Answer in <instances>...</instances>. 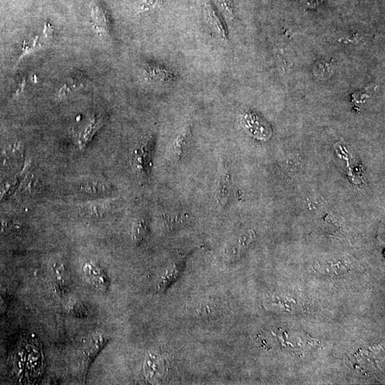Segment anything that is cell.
Here are the masks:
<instances>
[{
    "mask_svg": "<svg viewBox=\"0 0 385 385\" xmlns=\"http://www.w3.org/2000/svg\"><path fill=\"white\" fill-rule=\"evenodd\" d=\"M155 140L153 136L146 138L134 152L133 162L136 170L142 178L150 175L152 168V154Z\"/></svg>",
    "mask_w": 385,
    "mask_h": 385,
    "instance_id": "cell-1",
    "label": "cell"
},
{
    "mask_svg": "<svg viewBox=\"0 0 385 385\" xmlns=\"http://www.w3.org/2000/svg\"><path fill=\"white\" fill-rule=\"evenodd\" d=\"M165 361L158 354H150L146 358L144 373L150 382H158L163 379L166 373Z\"/></svg>",
    "mask_w": 385,
    "mask_h": 385,
    "instance_id": "cell-2",
    "label": "cell"
},
{
    "mask_svg": "<svg viewBox=\"0 0 385 385\" xmlns=\"http://www.w3.org/2000/svg\"><path fill=\"white\" fill-rule=\"evenodd\" d=\"M108 341V338L102 334L93 336L90 340L83 351V366L85 370L88 369L92 362Z\"/></svg>",
    "mask_w": 385,
    "mask_h": 385,
    "instance_id": "cell-3",
    "label": "cell"
},
{
    "mask_svg": "<svg viewBox=\"0 0 385 385\" xmlns=\"http://www.w3.org/2000/svg\"><path fill=\"white\" fill-rule=\"evenodd\" d=\"M190 134V127L186 126L183 130L179 132L175 140L172 142L168 154L169 157L174 162H180L183 158L187 150Z\"/></svg>",
    "mask_w": 385,
    "mask_h": 385,
    "instance_id": "cell-4",
    "label": "cell"
},
{
    "mask_svg": "<svg viewBox=\"0 0 385 385\" xmlns=\"http://www.w3.org/2000/svg\"><path fill=\"white\" fill-rule=\"evenodd\" d=\"M230 174L226 167L220 170V176L218 180L216 190V202L219 208H222L226 205L230 194Z\"/></svg>",
    "mask_w": 385,
    "mask_h": 385,
    "instance_id": "cell-5",
    "label": "cell"
},
{
    "mask_svg": "<svg viewBox=\"0 0 385 385\" xmlns=\"http://www.w3.org/2000/svg\"><path fill=\"white\" fill-rule=\"evenodd\" d=\"M160 226L164 230L172 231L182 228L189 222L186 214L178 212H165L160 216Z\"/></svg>",
    "mask_w": 385,
    "mask_h": 385,
    "instance_id": "cell-6",
    "label": "cell"
},
{
    "mask_svg": "<svg viewBox=\"0 0 385 385\" xmlns=\"http://www.w3.org/2000/svg\"><path fill=\"white\" fill-rule=\"evenodd\" d=\"M206 14L207 22L210 26V30L222 36V38H226L228 32L225 24L212 4L206 5Z\"/></svg>",
    "mask_w": 385,
    "mask_h": 385,
    "instance_id": "cell-7",
    "label": "cell"
},
{
    "mask_svg": "<svg viewBox=\"0 0 385 385\" xmlns=\"http://www.w3.org/2000/svg\"><path fill=\"white\" fill-rule=\"evenodd\" d=\"M85 268L86 276L91 280L92 284L100 290H106L108 286V279L102 270L92 264L86 265Z\"/></svg>",
    "mask_w": 385,
    "mask_h": 385,
    "instance_id": "cell-8",
    "label": "cell"
},
{
    "mask_svg": "<svg viewBox=\"0 0 385 385\" xmlns=\"http://www.w3.org/2000/svg\"><path fill=\"white\" fill-rule=\"evenodd\" d=\"M144 74L147 78L152 81L170 82L176 78L175 74L173 73L167 71L162 66L156 65H148L146 66Z\"/></svg>",
    "mask_w": 385,
    "mask_h": 385,
    "instance_id": "cell-9",
    "label": "cell"
},
{
    "mask_svg": "<svg viewBox=\"0 0 385 385\" xmlns=\"http://www.w3.org/2000/svg\"><path fill=\"white\" fill-rule=\"evenodd\" d=\"M148 232V222L143 218H138L132 224L130 237L135 245L138 246L143 242Z\"/></svg>",
    "mask_w": 385,
    "mask_h": 385,
    "instance_id": "cell-10",
    "label": "cell"
},
{
    "mask_svg": "<svg viewBox=\"0 0 385 385\" xmlns=\"http://www.w3.org/2000/svg\"><path fill=\"white\" fill-rule=\"evenodd\" d=\"M78 188L81 192L93 195H103L110 194L112 192L111 186L108 184L98 182V180H88L82 182Z\"/></svg>",
    "mask_w": 385,
    "mask_h": 385,
    "instance_id": "cell-11",
    "label": "cell"
},
{
    "mask_svg": "<svg viewBox=\"0 0 385 385\" xmlns=\"http://www.w3.org/2000/svg\"><path fill=\"white\" fill-rule=\"evenodd\" d=\"M186 310L188 314L199 318L210 316L212 312V304L209 302H199L192 306H186Z\"/></svg>",
    "mask_w": 385,
    "mask_h": 385,
    "instance_id": "cell-12",
    "label": "cell"
},
{
    "mask_svg": "<svg viewBox=\"0 0 385 385\" xmlns=\"http://www.w3.org/2000/svg\"><path fill=\"white\" fill-rule=\"evenodd\" d=\"M100 122H97L96 118L94 116L90 120V123L87 124L86 126L84 128V130L81 132V134L78 138V142L82 147H84L88 143V140L92 138V135L94 134L95 130L97 128V125Z\"/></svg>",
    "mask_w": 385,
    "mask_h": 385,
    "instance_id": "cell-13",
    "label": "cell"
},
{
    "mask_svg": "<svg viewBox=\"0 0 385 385\" xmlns=\"http://www.w3.org/2000/svg\"><path fill=\"white\" fill-rule=\"evenodd\" d=\"M180 268V266L176 264L173 267L170 268V269L168 270L165 274H164L163 277L162 278L160 287L164 288V286H168V284H170L172 280H174V279L176 278L177 274H179Z\"/></svg>",
    "mask_w": 385,
    "mask_h": 385,
    "instance_id": "cell-14",
    "label": "cell"
},
{
    "mask_svg": "<svg viewBox=\"0 0 385 385\" xmlns=\"http://www.w3.org/2000/svg\"><path fill=\"white\" fill-rule=\"evenodd\" d=\"M158 3H160L159 0H140L135 5V11L138 13L144 12L157 6Z\"/></svg>",
    "mask_w": 385,
    "mask_h": 385,
    "instance_id": "cell-15",
    "label": "cell"
},
{
    "mask_svg": "<svg viewBox=\"0 0 385 385\" xmlns=\"http://www.w3.org/2000/svg\"><path fill=\"white\" fill-rule=\"evenodd\" d=\"M52 271L55 274V277L56 278V280L58 282H65V278H66V272H65L64 266L60 262H54L52 264Z\"/></svg>",
    "mask_w": 385,
    "mask_h": 385,
    "instance_id": "cell-16",
    "label": "cell"
},
{
    "mask_svg": "<svg viewBox=\"0 0 385 385\" xmlns=\"http://www.w3.org/2000/svg\"><path fill=\"white\" fill-rule=\"evenodd\" d=\"M322 202L320 198L314 196L308 197L304 202L306 208L310 212H318L322 207Z\"/></svg>",
    "mask_w": 385,
    "mask_h": 385,
    "instance_id": "cell-17",
    "label": "cell"
},
{
    "mask_svg": "<svg viewBox=\"0 0 385 385\" xmlns=\"http://www.w3.org/2000/svg\"><path fill=\"white\" fill-rule=\"evenodd\" d=\"M222 8L225 10L230 18H234V9H232V0H219Z\"/></svg>",
    "mask_w": 385,
    "mask_h": 385,
    "instance_id": "cell-18",
    "label": "cell"
},
{
    "mask_svg": "<svg viewBox=\"0 0 385 385\" xmlns=\"http://www.w3.org/2000/svg\"><path fill=\"white\" fill-rule=\"evenodd\" d=\"M83 77L82 76H78V75L74 76L72 80V84L74 88H80V87L84 86L86 81H85V78H83Z\"/></svg>",
    "mask_w": 385,
    "mask_h": 385,
    "instance_id": "cell-19",
    "label": "cell"
},
{
    "mask_svg": "<svg viewBox=\"0 0 385 385\" xmlns=\"http://www.w3.org/2000/svg\"><path fill=\"white\" fill-rule=\"evenodd\" d=\"M319 1L320 0H304V2H306V4L308 6H314V5L318 4Z\"/></svg>",
    "mask_w": 385,
    "mask_h": 385,
    "instance_id": "cell-20",
    "label": "cell"
}]
</instances>
